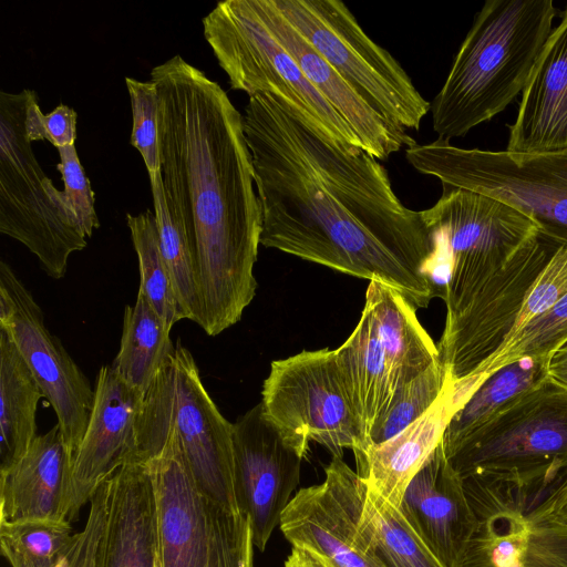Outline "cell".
<instances>
[{
    "mask_svg": "<svg viewBox=\"0 0 567 567\" xmlns=\"http://www.w3.org/2000/svg\"><path fill=\"white\" fill-rule=\"evenodd\" d=\"M76 118L74 109L59 104L52 112L43 114L33 92L27 112V132L31 142L47 140L56 148L74 145L76 138Z\"/></svg>",
    "mask_w": 567,
    "mask_h": 567,
    "instance_id": "cell-39",
    "label": "cell"
},
{
    "mask_svg": "<svg viewBox=\"0 0 567 567\" xmlns=\"http://www.w3.org/2000/svg\"><path fill=\"white\" fill-rule=\"evenodd\" d=\"M54 567H159L157 503L147 462L131 461L106 476L90 499Z\"/></svg>",
    "mask_w": 567,
    "mask_h": 567,
    "instance_id": "cell-14",
    "label": "cell"
},
{
    "mask_svg": "<svg viewBox=\"0 0 567 567\" xmlns=\"http://www.w3.org/2000/svg\"><path fill=\"white\" fill-rule=\"evenodd\" d=\"M33 90L0 93V231L24 245L44 272L65 276L69 257L84 249L64 198L37 161L27 132Z\"/></svg>",
    "mask_w": 567,
    "mask_h": 567,
    "instance_id": "cell-8",
    "label": "cell"
},
{
    "mask_svg": "<svg viewBox=\"0 0 567 567\" xmlns=\"http://www.w3.org/2000/svg\"><path fill=\"white\" fill-rule=\"evenodd\" d=\"M73 457L58 423L0 471V523L69 520Z\"/></svg>",
    "mask_w": 567,
    "mask_h": 567,
    "instance_id": "cell-22",
    "label": "cell"
},
{
    "mask_svg": "<svg viewBox=\"0 0 567 567\" xmlns=\"http://www.w3.org/2000/svg\"><path fill=\"white\" fill-rule=\"evenodd\" d=\"M451 378L450 372L439 360L399 388L372 427L368 445L392 439L425 414L441 396Z\"/></svg>",
    "mask_w": 567,
    "mask_h": 567,
    "instance_id": "cell-35",
    "label": "cell"
},
{
    "mask_svg": "<svg viewBox=\"0 0 567 567\" xmlns=\"http://www.w3.org/2000/svg\"><path fill=\"white\" fill-rule=\"evenodd\" d=\"M73 534L68 520L0 523V549L12 567H54Z\"/></svg>",
    "mask_w": 567,
    "mask_h": 567,
    "instance_id": "cell-33",
    "label": "cell"
},
{
    "mask_svg": "<svg viewBox=\"0 0 567 567\" xmlns=\"http://www.w3.org/2000/svg\"><path fill=\"white\" fill-rule=\"evenodd\" d=\"M361 522L389 567H445L395 508L365 487Z\"/></svg>",
    "mask_w": 567,
    "mask_h": 567,
    "instance_id": "cell-31",
    "label": "cell"
},
{
    "mask_svg": "<svg viewBox=\"0 0 567 567\" xmlns=\"http://www.w3.org/2000/svg\"><path fill=\"white\" fill-rule=\"evenodd\" d=\"M148 177L161 250L173 280L182 315L184 319L192 320L200 327L203 307L196 255L171 216L162 172Z\"/></svg>",
    "mask_w": 567,
    "mask_h": 567,
    "instance_id": "cell-30",
    "label": "cell"
},
{
    "mask_svg": "<svg viewBox=\"0 0 567 567\" xmlns=\"http://www.w3.org/2000/svg\"><path fill=\"white\" fill-rule=\"evenodd\" d=\"M233 444L237 505L262 551L293 497L303 457L265 419L260 403L233 423Z\"/></svg>",
    "mask_w": 567,
    "mask_h": 567,
    "instance_id": "cell-17",
    "label": "cell"
},
{
    "mask_svg": "<svg viewBox=\"0 0 567 567\" xmlns=\"http://www.w3.org/2000/svg\"><path fill=\"white\" fill-rule=\"evenodd\" d=\"M351 89L386 122L417 131L431 109L396 59L340 0H272Z\"/></svg>",
    "mask_w": 567,
    "mask_h": 567,
    "instance_id": "cell-9",
    "label": "cell"
},
{
    "mask_svg": "<svg viewBox=\"0 0 567 567\" xmlns=\"http://www.w3.org/2000/svg\"><path fill=\"white\" fill-rule=\"evenodd\" d=\"M265 419L303 458L317 442L332 456L367 446L343 384L336 350L301 351L271 362L261 391Z\"/></svg>",
    "mask_w": 567,
    "mask_h": 567,
    "instance_id": "cell-12",
    "label": "cell"
},
{
    "mask_svg": "<svg viewBox=\"0 0 567 567\" xmlns=\"http://www.w3.org/2000/svg\"><path fill=\"white\" fill-rule=\"evenodd\" d=\"M324 473L322 483L300 488L284 511L286 539L334 567H389L361 522L365 482L341 456H332Z\"/></svg>",
    "mask_w": 567,
    "mask_h": 567,
    "instance_id": "cell-16",
    "label": "cell"
},
{
    "mask_svg": "<svg viewBox=\"0 0 567 567\" xmlns=\"http://www.w3.org/2000/svg\"><path fill=\"white\" fill-rule=\"evenodd\" d=\"M364 305L373 316L394 391L439 361L437 346L417 320L416 309L401 293L370 281Z\"/></svg>",
    "mask_w": 567,
    "mask_h": 567,
    "instance_id": "cell-25",
    "label": "cell"
},
{
    "mask_svg": "<svg viewBox=\"0 0 567 567\" xmlns=\"http://www.w3.org/2000/svg\"><path fill=\"white\" fill-rule=\"evenodd\" d=\"M60 163L56 165L64 184L65 203L82 234L90 238L100 227L94 207V193L79 159L75 145L58 148Z\"/></svg>",
    "mask_w": 567,
    "mask_h": 567,
    "instance_id": "cell-37",
    "label": "cell"
},
{
    "mask_svg": "<svg viewBox=\"0 0 567 567\" xmlns=\"http://www.w3.org/2000/svg\"><path fill=\"white\" fill-rule=\"evenodd\" d=\"M566 292L567 235L533 284L512 334L523 328L533 318L549 309Z\"/></svg>",
    "mask_w": 567,
    "mask_h": 567,
    "instance_id": "cell-38",
    "label": "cell"
},
{
    "mask_svg": "<svg viewBox=\"0 0 567 567\" xmlns=\"http://www.w3.org/2000/svg\"><path fill=\"white\" fill-rule=\"evenodd\" d=\"M151 81L167 206L197 258L200 328L215 337L241 319L257 288L262 218L243 115L178 54L153 68Z\"/></svg>",
    "mask_w": 567,
    "mask_h": 567,
    "instance_id": "cell-2",
    "label": "cell"
},
{
    "mask_svg": "<svg viewBox=\"0 0 567 567\" xmlns=\"http://www.w3.org/2000/svg\"><path fill=\"white\" fill-rule=\"evenodd\" d=\"M44 394L23 358L0 330V471L29 449L37 434V410Z\"/></svg>",
    "mask_w": 567,
    "mask_h": 567,
    "instance_id": "cell-27",
    "label": "cell"
},
{
    "mask_svg": "<svg viewBox=\"0 0 567 567\" xmlns=\"http://www.w3.org/2000/svg\"><path fill=\"white\" fill-rule=\"evenodd\" d=\"M203 28L233 90L249 96L271 94L321 137L347 150L363 148L348 122L261 21L251 0L218 2L203 19Z\"/></svg>",
    "mask_w": 567,
    "mask_h": 567,
    "instance_id": "cell-6",
    "label": "cell"
},
{
    "mask_svg": "<svg viewBox=\"0 0 567 567\" xmlns=\"http://www.w3.org/2000/svg\"><path fill=\"white\" fill-rule=\"evenodd\" d=\"M520 567H567V526L532 523Z\"/></svg>",
    "mask_w": 567,
    "mask_h": 567,
    "instance_id": "cell-40",
    "label": "cell"
},
{
    "mask_svg": "<svg viewBox=\"0 0 567 567\" xmlns=\"http://www.w3.org/2000/svg\"><path fill=\"white\" fill-rule=\"evenodd\" d=\"M399 509L445 567H461L476 517L442 441L409 483Z\"/></svg>",
    "mask_w": 567,
    "mask_h": 567,
    "instance_id": "cell-19",
    "label": "cell"
},
{
    "mask_svg": "<svg viewBox=\"0 0 567 567\" xmlns=\"http://www.w3.org/2000/svg\"><path fill=\"white\" fill-rule=\"evenodd\" d=\"M567 340V292L549 309L533 318L513 333L505 343L472 375L484 379L499 368L524 358L548 357ZM471 375V377H472Z\"/></svg>",
    "mask_w": 567,
    "mask_h": 567,
    "instance_id": "cell-34",
    "label": "cell"
},
{
    "mask_svg": "<svg viewBox=\"0 0 567 567\" xmlns=\"http://www.w3.org/2000/svg\"><path fill=\"white\" fill-rule=\"evenodd\" d=\"M534 524L567 526V475L529 512Z\"/></svg>",
    "mask_w": 567,
    "mask_h": 567,
    "instance_id": "cell-41",
    "label": "cell"
},
{
    "mask_svg": "<svg viewBox=\"0 0 567 567\" xmlns=\"http://www.w3.org/2000/svg\"><path fill=\"white\" fill-rule=\"evenodd\" d=\"M133 125L130 143L141 154L148 176L161 173L158 143V93L153 81L125 78Z\"/></svg>",
    "mask_w": 567,
    "mask_h": 567,
    "instance_id": "cell-36",
    "label": "cell"
},
{
    "mask_svg": "<svg viewBox=\"0 0 567 567\" xmlns=\"http://www.w3.org/2000/svg\"><path fill=\"white\" fill-rule=\"evenodd\" d=\"M262 227L260 245L401 293L415 309L435 297V241L421 212L399 199L385 167L303 124L268 93L243 115Z\"/></svg>",
    "mask_w": 567,
    "mask_h": 567,
    "instance_id": "cell-1",
    "label": "cell"
},
{
    "mask_svg": "<svg viewBox=\"0 0 567 567\" xmlns=\"http://www.w3.org/2000/svg\"><path fill=\"white\" fill-rule=\"evenodd\" d=\"M439 200L421 210L433 234L431 280L456 315L514 255L539 223L512 206L473 190L442 184Z\"/></svg>",
    "mask_w": 567,
    "mask_h": 567,
    "instance_id": "cell-7",
    "label": "cell"
},
{
    "mask_svg": "<svg viewBox=\"0 0 567 567\" xmlns=\"http://www.w3.org/2000/svg\"><path fill=\"white\" fill-rule=\"evenodd\" d=\"M167 441L177 444L202 492L240 513L234 483L233 423L216 406L192 352L179 341L144 395L135 461L156 457Z\"/></svg>",
    "mask_w": 567,
    "mask_h": 567,
    "instance_id": "cell-4",
    "label": "cell"
},
{
    "mask_svg": "<svg viewBox=\"0 0 567 567\" xmlns=\"http://www.w3.org/2000/svg\"><path fill=\"white\" fill-rule=\"evenodd\" d=\"M445 455L462 480L513 482L542 501L567 475V390L546 379L506 403Z\"/></svg>",
    "mask_w": 567,
    "mask_h": 567,
    "instance_id": "cell-5",
    "label": "cell"
},
{
    "mask_svg": "<svg viewBox=\"0 0 567 567\" xmlns=\"http://www.w3.org/2000/svg\"><path fill=\"white\" fill-rule=\"evenodd\" d=\"M126 223L138 259V291L145 295L158 316L172 329L184 317L161 250L155 214L150 209L137 215L127 214Z\"/></svg>",
    "mask_w": 567,
    "mask_h": 567,
    "instance_id": "cell-32",
    "label": "cell"
},
{
    "mask_svg": "<svg viewBox=\"0 0 567 567\" xmlns=\"http://www.w3.org/2000/svg\"><path fill=\"white\" fill-rule=\"evenodd\" d=\"M336 353L343 384L368 445L372 427L395 391L374 319L367 305L357 327Z\"/></svg>",
    "mask_w": 567,
    "mask_h": 567,
    "instance_id": "cell-26",
    "label": "cell"
},
{
    "mask_svg": "<svg viewBox=\"0 0 567 567\" xmlns=\"http://www.w3.org/2000/svg\"><path fill=\"white\" fill-rule=\"evenodd\" d=\"M567 229L539 224L445 326L439 360L453 381L471 377L512 334L525 299Z\"/></svg>",
    "mask_w": 567,
    "mask_h": 567,
    "instance_id": "cell-13",
    "label": "cell"
},
{
    "mask_svg": "<svg viewBox=\"0 0 567 567\" xmlns=\"http://www.w3.org/2000/svg\"><path fill=\"white\" fill-rule=\"evenodd\" d=\"M547 374L550 381L567 390V340L548 355Z\"/></svg>",
    "mask_w": 567,
    "mask_h": 567,
    "instance_id": "cell-42",
    "label": "cell"
},
{
    "mask_svg": "<svg viewBox=\"0 0 567 567\" xmlns=\"http://www.w3.org/2000/svg\"><path fill=\"white\" fill-rule=\"evenodd\" d=\"M159 567H255L249 518L199 489L173 441L148 461Z\"/></svg>",
    "mask_w": 567,
    "mask_h": 567,
    "instance_id": "cell-10",
    "label": "cell"
},
{
    "mask_svg": "<svg viewBox=\"0 0 567 567\" xmlns=\"http://www.w3.org/2000/svg\"><path fill=\"white\" fill-rule=\"evenodd\" d=\"M285 567H334L328 559L311 550L292 547Z\"/></svg>",
    "mask_w": 567,
    "mask_h": 567,
    "instance_id": "cell-43",
    "label": "cell"
},
{
    "mask_svg": "<svg viewBox=\"0 0 567 567\" xmlns=\"http://www.w3.org/2000/svg\"><path fill=\"white\" fill-rule=\"evenodd\" d=\"M551 0H487L431 103L440 140L467 134L525 90L553 32Z\"/></svg>",
    "mask_w": 567,
    "mask_h": 567,
    "instance_id": "cell-3",
    "label": "cell"
},
{
    "mask_svg": "<svg viewBox=\"0 0 567 567\" xmlns=\"http://www.w3.org/2000/svg\"><path fill=\"white\" fill-rule=\"evenodd\" d=\"M171 330L143 292L125 307L120 350L111 365L144 395L175 351Z\"/></svg>",
    "mask_w": 567,
    "mask_h": 567,
    "instance_id": "cell-28",
    "label": "cell"
},
{
    "mask_svg": "<svg viewBox=\"0 0 567 567\" xmlns=\"http://www.w3.org/2000/svg\"><path fill=\"white\" fill-rule=\"evenodd\" d=\"M251 4L307 79L348 122L364 151L377 159H386L401 148L416 144L406 130L386 122L373 111L278 11L272 0H251Z\"/></svg>",
    "mask_w": 567,
    "mask_h": 567,
    "instance_id": "cell-20",
    "label": "cell"
},
{
    "mask_svg": "<svg viewBox=\"0 0 567 567\" xmlns=\"http://www.w3.org/2000/svg\"><path fill=\"white\" fill-rule=\"evenodd\" d=\"M547 362L548 357L524 358L485 378L451 417L442 437L444 452L483 425L511 400L548 379Z\"/></svg>",
    "mask_w": 567,
    "mask_h": 567,
    "instance_id": "cell-29",
    "label": "cell"
},
{
    "mask_svg": "<svg viewBox=\"0 0 567 567\" xmlns=\"http://www.w3.org/2000/svg\"><path fill=\"white\" fill-rule=\"evenodd\" d=\"M470 394L451 378L441 396L420 419L392 439L353 452L355 472L368 488L400 508L409 483L441 443L451 417Z\"/></svg>",
    "mask_w": 567,
    "mask_h": 567,
    "instance_id": "cell-23",
    "label": "cell"
},
{
    "mask_svg": "<svg viewBox=\"0 0 567 567\" xmlns=\"http://www.w3.org/2000/svg\"><path fill=\"white\" fill-rule=\"evenodd\" d=\"M419 172L501 200L539 224L567 229V153L466 150L435 140L405 148Z\"/></svg>",
    "mask_w": 567,
    "mask_h": 567,
    "instance_id": "cell-11",
    "label": "cell"
},
{
    "mask_svg": "<svg viewBox=\"0 0 567 567\" xmlns=\"http://www.w3.org/2000/svg\"><path fill=\"white\" fill-rule=\"evenodd\" d=\"M463 484L476 525L461 567H520L532 532L529 512L539 498L498 478L471 476Z\"/></svg>",
    "mask_w": 567,
    "mask_h": 567,
    "instance_id": "cell-21",
    "label": "cell"
},
{
    "mask_svg": "<svg viewBox=\"0 0 567 567\" xmlns=\"http://www.w3.org/2000/svg\"><path fill=\"white\" fill-rule=\"evenodd\" d=\"M143 399L112 365L100 368L89 425L72 462L69 520L78 516L106 476L135 461Z\"/></svg>",
    "mask_w": 567,
    "mask_h": 567,
    "instance_id": "cell-18",
    "label": "cell"
},
{
    "mask_svg": "<svg viewBox=\"0 0 567 567\" xmlns=\"http://www.w3.org/2000/svg\"><path fill=\"white\" fill-rule=\"evenodd\" d=\"M506 151L567 153V10L553 29L523 91Z\"/></svg>",
    "mask_w": 567,
    "mask_h": 567,
    "instance_id": "cell-24",
    "label": "cell"
},
{
    "mask_svg": "<svg viewBox=\"0 0 567 567\" xmlns=\"http://www.w3.org/2000/svg\"><path fill=\"white\" fill-rule=\"evenodd\" d=\"M0 330L39 383L58 419L72 457L85 434L94 404L89 379L52 334L44 315L9 264L0 260Z\"/></svg>",
    "mask_w": 567,
    "mask_h": 567,
    "instance_id": "cell-15",
    "label": "cell"
}]
</instances>
